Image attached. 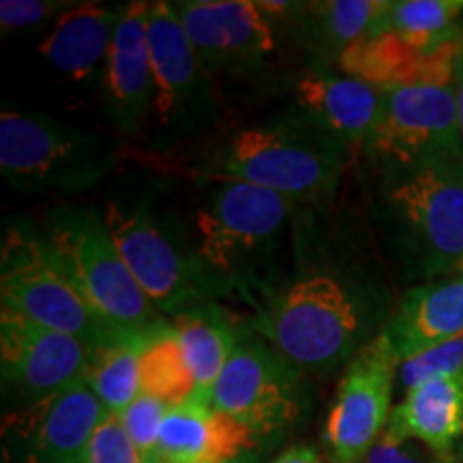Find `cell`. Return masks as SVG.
Wrapping results in <instances>:
<instances>
[{
	"instance_id": "obj_10",
	"label": "cell",
	"mask_w": 463,
	"mask_h": 463,
	"mask_svg": "<svg viewBox=\"0 0 463 463\" xmlns=\"http://www.w3.org/2000/svg\"><path fill=\"white\" fill-rule=\"evenodd\" d=\"M367 150L403 170L463 159L453 86H403L384 92L380 123Z\"/></svg>"
},
{
	"instance_id": "obj_8",
	"label": "cell",
	"mask_w": 463,
	"mask_h": 463,
	"mask_svg": "<svg viewBox=\"0 0 463 463\" xmlns=\"http://www.w3.org/2000/svg\"><path fill=\"white\" fill-rule=\"evenodd\" d=\"M103 222L133 279L161 314L174 317L206 303L215 286L198 260L184 256L144 208L108 202Z\"/></svg>"
},
{
	"instance_id": "obj_18",
	"label": "cell",
	"mask_w": 463,
	"mask_h": 463,
	"mask_svg": "<svg viewBox=\"0 0 463 463\" xmlns=\"http://www.w3.org/2000/svg\"><path fill=\"white\" fill-rule=\"evenodd\" d=\"M384 92L363 80L314 69L294 86V114L341 146L372 140L380 123Z\"/></svg>"
},
{
	"instance_id": "obj_32",
	"label": "cell",
	"mask_w": 463,
	"mask_h": 463,
	"mask_svg": "<svg viewBox=\"0 0 463 463\" xmlns=\"http://www.w3.org/2000/svg\"><path fill=\"white\" fill-rule=\"evenodd\" d=\"M364 463H425L420 455L410 447V439L391 436L389 431L382 433V438L369 450Z\"/></svg>"
},
{
	"instance_id": "obj_23",
	"label": "cell",
	"mask_w": 463,
	"mask_h": 463,
	"mask_svg": "<svg viewBox=\"0 0 463 463\" xmlns=\"http://www.w3.org/2000/svg\"><path fill=\"white\" fill-rule=\"evenodd\" d=\"M172 324L195 380L194 399L189 402L213 403L219 375L234 352L241 328H236L228 311L208 300L174 316Z\"/></svg>"
},
{
	"instance_id": "obj_36",
	"label": "cell",
	"mask_w": 463,
	"mask_h": 463,
	"mask_svg": "<svg viewBox=\"0 0 463 463\" xmlns=\"http://www.w3.org/2000/svg\"><path fill=\"white\" fill-rule=\"evenodd\" d=\"M75 463H80V461H75Z\"/></svg>"
},
{
	"instance_id": "obj_26",
	"label": "cell",
	"mask_w": 463,
	"mask_h": 463,
	"mask_svg": "<svg viewBox=\"0 0 463 463\" xmlns=\"http://www.w3.org/2000/svg\"><path fill=\"white\" fill-rule=\"evenodd\" d=\"M140 391L170 410L194 399L195 380L172 322L161 320L150 328L140 358Z\"/></svg>"
},
{
	"instance_id": "obj_9",
	"label": "cell",
	"mask_w": 463,
	"mask_h": 463,
	"mask_svg": "<svg viewBox=\"0 0 463 463\" xmlns=\"http://www.w3.org/2000/svg\"><path fill=\"white\" fill-rule=\"evenodd\" d=\"M213 408L241 420L258 438L273 436L300 414V375L258 333L241 331L213 392Z\"/></svg>"
},
{
	"instance_id": "obj_29",
	"label": "cell",
	"mask_w": 463,
	"mask_h": 463,
	"mask_svg": "<svg viewBox=\"0 0 463 463\" xmlns=\"http://www.w3.org/2000/svg\"><path fill=\"white\" fill-rule=\"evenodd\" d=\"M167 410L170 408L165 403L140 392V397L120 414L142 463H164L161 461V425H164Z\"/></svg>"
},
{
	"instance_id": "obj_13",
	"label": "cell",
	"mask_w": 463,
	"mask_h": 463,
	"mask_svg": "<svg viewBox=\"0 0 463 463\" xmlns=\"http://www.w3.org/2000/svg\"><path fill=\"white\" fill-rule=\"evenodd\" d=\"M174 14L211 75L251 73L277 50L275 24L249 0H183Z\"/></svg>"
},
{
	"instance_id": "obj_28",
	"label": "cell",
	"mask_w": 463,
	"mask_h": 463,
	"mask_svg": "<svg viewBox=\"0 0 463 463\" xmlns=\"http://www.w3.org/2000/svg\"><path fill=\"white\" fill-rule=\"evenodd\" d=\"M397 373L405 391H412L430 380L463 373V333L403 361Z\"/></svg>"
},
{
	"instance_id": "obj_12",
	"label": "cell",
	"mask_w": 463,
	"mask_h": 463,
	"mask_svg": "<svg viewBox=\"0 0 463 463\" xmlns=\"http://www.w3.org/2000/svg\"><path fill=\"white\" fill-rule=\"evenodd\" d=\"M397 358L380 337L347 363L324 427L331 463H364L391 420Z\"/></svg>"
},
{
	"instance_id": "obj_3",
	"label": "cell",
	"mask_w": 463,
	"mask_h": 463,
	"mask_svg": "<svg viewBox=\"0 0 463 463\" xmlns=\"http://www.w3.org/2000/svg\"><path fill=\"white\" fill-rule=\"evenodd\" d=\"M0 298L3 309L82 339L90 350L127 333L103 320L75 286L48 239L26 225H11L5 232Z\"/></svg>"
},
{
	"instance_id": "obj_34",
	"label": "cell",
	"mask_w": 463,
	"mask_h": 463,
	"mask_svg": "<svg viewBox=\"0 0 463 463\" xmlns=\"http://www.w3.org/2000/svg\"><path fill=\"white\" fill-rule=\"evenodd\" d=\"M453 89L457 97V112H459V125H461V136H463V52L459 56V62H457Z\"/></svg>"
},
{
	"instance_id": "obj_17",
	"label": "cell",
	"mask_w": 463,
	"mask_h": 463,
	"mask_svg": "<svg viewBox=\"0 0 463 463\" xmlns=\"http://www.w3.org/2000/svg\"><path fill=\"white\" fill-rule=\"evenodd\" d=\"M150 3L123 7L103 69V97L109 120L123 133H136L155 112V75L148 45Z\"/></svg>"
},
{
	"instance_id": "obj_19",
	"label": "cell",
	"mask_w": 463,
	"mask_h": 463,
	"mask_svg": "<svg viewBox=\"0 0 463 463\" xmlns=\"http://www.w3.org/2000/svg\"><path fill=\"white\" fill-rule=\"evenodd\" d=\"M258 439L247 425L219 412L213 403L187 402L167 410L161 425V461L239 463Z\"/></svg>"
},
{
	"instance_id": "obj_27",
	"label": "cell",
	"mask_w": 463,
	"mask_h": 463,
	"mask_svg": "<svg viewBox=\"0 0 463 463\" xmlns=\"http://www.w3.org/2000/svg\"><path fill=\"white\" fill-rule=\"evenodd\" d=\"M461 17L463 0H399L391 3L373 34L395 31L422 48H439L463 37Z\"/></svg>"
},
{
	"instance_id": "obj_22",
	"label": "cell",
	"mask_w": 463,
	"mask_h": 463,
	"mask_svg": "<svg viewBox=\"0 0 463 463\" xmlns=\"http://www.w3.org/2000/svg\"><path fill=\"white\" fill-rule=\"evenodd\" d=\"M386 431L402 439H419L436 455L449 457L463 431V373L430 380L408 391L391 412Z\"/></svg>"
},
{
	"instance_id": "obj_5",
	"label": "cell",
	"mask_w": 463,
	"mask_h": 463,
	"mask_svg": "<svg viewBox=\"0 0 463 463\" xmlns=\"http://www.w3.org/2000/svg\"><path fill=\"white\" fill-rule=\"evenodd\" d=\"M114 165L109 142L34 112L0 114V170L22 194L84 191Z\"/></svg>"
},
{
	"instance_id": "obj_1",
	"label": "cell",
	"mask_w": 463,
	"mask_h": 463,
	"mask_svg": "<svg viewBox=\"0 0 463 463\" xmlns=\"http://www.w3.org/2000/svg\"><path fill=\"white\" fill-rule=\"evenodd\" d=\"M251 331L298 372H333L367 345L361 289L335 269L305 270L266 300Z\"/></svg>"
},
{
	"instance_id": "obj_15",
	"label": "cell",
	"mask_w": 463,
	"mask_h": 463,
	"mask_svg": "<svg viewBox=\"0 0 463 463\" xmlns=\"http://www.w3.org/2000/svg\"><path fill=\"white\" fill-rule=\"evenodd\" d=\"M90 347L82 339L52 331L14 311H0L3 384L24 403L84 378Z\"/></svg>"
},
{
	"instance_id": "obj_33",
	"label": "cell",
	"mask_w": 463,
	"mask_h": 463,
	"mask_svg": "<svg viewBox=\"0 0 463 463\" xmlns=\"http://www.w3.org/2000/svg\"><path fill=\"white\" fill-rule=\"evenodd\" d=\"M273 463H324L322 457L309 447H294L277 457Z\"/></svg>"
},
{
	"instance_id": "obj_11",
	"label": "cell",
	"mask_w": 463,
	"mask_h": 463,
	"mask_svg": "<svg viewBox=\"0 0 463 463\" xmlns=\"http://www.w3.org/2000/svg\"><path fill=\"white\" fill-rule=\"evenodd\" d=\"M109 410L84 378L34 399L5 419L9 463H75Z\"/></svg>"
},
{
	"instance_id": "obj_20",
	"label": "cell",
	"mask_w": 463,
	"mask_h": 463,
	"mask_svg": "<svg viewBox=\"0 0 463 463\" xmlns=\"http://www.w3.org/2000/svg\"><path fill=\"white\" fill-rule=\"evenodd\" d=\"M463 333V277L412 288L399 300L378 337L402 364Z\"/></svg>"
},
{
	"instance_id": "obj_35",
	"label": "cell",
	"mask_w": 463,
	"mask_h": 463,
	"mask_svg": "<svg viewBox=\"0 0 463 463\" xmlns=\"http://www.w3.org/2000/svg\"><path fill=\"white\" fill-rule=\"evenodd\" d=\"M459 273H461V277H463V262H461V266H459Z\"/></svg>"
},
{
	"instance_id": "obj_30",
	"label": "cell",
	"mask_w": 463,
	"mask_h": 463,
	"mask_svg": "<svg viewBox=\"0 0 463 463\" xmlns=\"http://www.w3.org/2000/svg\"><path fill=\"white\" fill-rule=\"evenodd\" d=\"M80 463H142L120 414L106 416L86 444Z\"/></svg>"
},
{
	"instance_id": "obj_24",
	"label": "cell",
	"mask_w": 463,
	"mask_h": 463,
	"mask_svg": "<svg viewBox=\"0 0 463 463\" xmlns=\"http://www.w3.org/2000/svg\"><path fill=\"white\" fill-rule=\"evenodd\" d=\"M391 7V0H326L297 3L286 26L298 28L317 54L337 58L347 48L372 37L375 26Z\"/></svg>"
},
{
	"instance_id": "obj_16",
	"label": "cell",
	"mask_w": 463,
	"mask_h": 463,
	"mask_svg": "<svg viewBox=\"0 0 463 463\" xmlns=\"http://www.w3.org/2000/svg\"><path fill=\"white\" fill-rule=\"evenodd\" d=\"M461 52L463 37L439 48H422L402 33L386 31L347 48L337 67L382 92L403 86H453Z\"/></svg>"
},
{
	"instance_id": "obj_7",
	"label": "cell",
	"mask_w": 463,
	"mask_h": 463,
	"mask_svg": "<svg viewBox=\"0 0 463 463\" xmlns=\"http://www.w3.org/2000/svg\"><path fill=\"white\" fill-rule=\"evenodd\" d=\"M384 200L425 275L463 262V159L405 167Z\"/></svg>"
},
{
	"instance_id": "obj_2",
	"label": "cell",
	"mask_w": 463,
	"mask_h": 463,
	"mask_svg": "<svg viewBox=\"0 0 463 463\" xmlns=\"http://www.w3.org/2000/svg\"><path fill=\"white\" fill-rule=\"evenodd\" d=\"M345 146L294 114L236 131L213 159L219 178L275 191L283 198L320 200L339 184Z\"/></svg>"
},
{
	"instance_id": "obj_6",
	"label": "cell",
	"mask_w": 463,
	"mask_h": 463,
	"mask_svg": "<svg viewBox=\"0 0 463 463\" xmlns=\"http://www.w3.org/2000/svg\"><path fill=\"white\" fill-rule=\"evenodd\" d=\"M43 236L75 286L114 328L140 333L161 322V311L133 279L103 215L61 208L50 215Z\"/></svg>"
},
{
	"instance_id": "obj_21",
	"label": "cell",
	"mask_w": 463,
	"mask_h": 463,
	"mask_svg": "<svg viewBox=\"0 0 463 463\" xmlns=\"http://www.w3.org/2000/svg\"><path fill=\"white\" fill-rule=\"evenodd\" d=\"M120 15L123 7H103L97 3L75 5L58 17L39 52L67 78L84 82L101 67L106 69Z\"/></svg>"
},
{
	"instance_id": "obj_14",
	"label": "cell",
	"mask_w": 463,
	"mask_h": 463,
	"mask_svg": "<svg viewBox=\"0 0 463 463\" xmlns=\"http://www.w3.org/2000/svg\"><path fill=\"white\" fill-rule=\"evenodd\" d=\"M148 45L155 75V112L167 129L198 127L215 106L211 78L202 65L172 3H150Z\"/></svg>"
},
{
	"instance_id": "obj_31",
	"label": "cell",
	"mask_w": 463,
	"mask_h": 463,
	"mask_svg": "<svg viewBox=\"0 0 463 463\" xmlns=\"http://www.w3.org/2000/svg\"><path fill=\"white\" fill-rule=\"evenodd\" d=\"M75 3H56V0H3L0 3V26L3 31H17L42 24L58 11L65 14V7H73Z\"/></svg>"
},
{
	"instance_id": "obj_25",
	"label": "cell",
	"mask_w": 463,
	"mask_h": 463,
	"mask_svg": "<svg viewBox=\"0 0 463 463\" xmlns=\"http://www.w3.org/2000/svg\"><path fill=\"white\" fill-rule=\"evenodd\" d=\"M148 331L125 333L92 347L84 369V380L103 405L123 414L140 397V358Z\"/></svg>"
},
{
	"instance_id": "obj_4",
	"label": "cell",
	"mask_w": 463,
	"mask_h": 463,
	"mask_svg": "<svg viewBox=\"0 0 463 463\" xmlns=\"http://www.w3.org/2000/svg\"><path fill=\"white\" fill-rule=\"evenodd\" d=\"M292 202L275 191L222 178L198 211V264L213 286L247 281L275 256Z\"/></svg>"
}]
</instances>
